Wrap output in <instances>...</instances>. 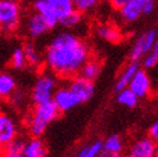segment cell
I'll return each mask as SVG.
<instances>
[{"mask_svg": "<svg viewBox=\"0 0 158 157\" xmlns=\"http://www.w3.org/2000/svg\"><path fill=\"white\" fill-rule=\"evenodd\" d=\"M157 6V0H130L122 8H120L118 17L126 23V25H132L141 17L151 15Z\"/></svg>", "mask_w": 158, "mask_h": 157, "instance_id": "cell-4", "label": "cell"}, {"mask_svg": "<svg viewBox=\"0 0 158 157\" xmlns=\"http://www.w3.org/2000/svg\"><path fill=\"white\" fill-rule=\"evenodd\" d=\"M18 137V126L13 117L6 112L0 111V142L4 146Z\"/></svg>", "mask_w": 158, "mask_h": 157, "instance_id": "cell-13", "label": "cell"}, {"mask_svg": "<svg viewBox=\"0 0 158 157\" xmlns=\"http://www.w3.org/2000/svg\"><path fill=\"white\" fill-rule=\"evenodd\" d=\"M117 102L126 108H135L139 103V97L130 88H125L117 91Z\"/></svg>", "mask_w": 158, "mask_h": 157, "instance_id": "cell-21", "label": "cell"}, {"mask_svg": "<svg viewBox=\"0 0 158 157\" xmlns=\"http://www.w3.org/2000/svg\"><path fill=\"white\" fill-rule=\"evenodd\" d=\"M129 88L136 94L139 99H145L152 95V91H153L152 78L145 68L140 67L138 70V72L135 74V76H134V78L129 85Z\"/></svg>", "mask_w": 158, "mask_h": 157, "instance_id": "cell-10", "label": "cell"}, {"mask_svg": "<svg viewBox=\"0 0 158 157\" xmlns=\"http://www.w3.org/2000/svg\"><path fill=\"white\" fill-rule=\"evenodd\" d=\"M59 115L60 109L53 99L35 104L32 111L25 120L27 133L31 137H41L48 128V125L54 120H57Z\"/></svg>", "mask_w": 158, "mask_h": 157, "instance_id": "cell-2", "label": "cell"}, {"mask_svg": "<svg viewBox=\"0 0 158 157\" xmlns=\"http://www.w3.org/2000/svg\"><path fill=\"white\" fill-rule=\"evenodd\" d=\"M22 6L19 0H0V31L15 32L21 25Z\"/></svg>", "mask_w": 158, "mask_h": 157, "instance_id": "cell-5", "label": "cell"}, {"mask_svg": "<svg viewBox=\"0 0 158 157\" xmlns=\"http://www.w3.org/2000/svg\"><path fill=\"white\" fill-rule=\"evenodd\" d=\"M84 148H85L84 157H98L100 152L103 151V142L102 140H95V142L85 146Z\"/></svg>", "mask_w": 158, "mask_h": 157, "instance_id": "cell-26", "label": "cell"}, {"mask_svg": "<svg viewBox=\"0 0 158 157\" xmlns=\"http://www.w3.org/2000/svg\"><path fill=\"white\" fill-rule=\"evenodd\" d=\"M157 146L158 143L151 137H139L130 143L125 157H154Z\"/></svg>", "mask_w": 158, "mask_h": 157, "instance_id": "cell-9", "label": "cell"}, {"mask_svg": "<svg viewBox=\"0 0 158 157\" xmlns=\"http://www.w3.org/2000/svg\"><path fill=\"white\" fill-rule=\"evenodd\" d=\"M148 137H151L154 142L158 143V119L154 120L148 128Z\"/></svg>", "mask_w": 158, "mask_h": 157, "instance_id": "cell-29", "label": "cell"}, {"mask_svg": "<svg viewBox=\"0 0 158 157\" xmlns=\"http://www.w3.org/2000/svg\"><path fill=\"white\" fill-rule=\"evenodd\" d=\"M19 2H25V0H19Z\"/></svg>", "mask_w": 158, "mask_h": 157, "instance_id": "cell-36", "label": "cell"}, {"mask_svg": "<svg viewBox=\"0 0 158 157\" xmlns=\"http://www.w3.org/2000/svg\"><path fill=\"white\" fill-rule=\"evenodd\" d=\"M89 58L91 50L88 43L68 31L55 35L44 52V65L48 71L67 80L78 75Z\"/></svg>", "mask_w": 158, "mask_h": 157, "instance_id": "cell-1", "label": "cell"}, {"mask_svg": "<svg viewBox=\"0 0 158 157\" xmlns=\"http://www.w3.org/2000/svg\"><path fill=\"white\" fill-rule=\"evenodd\" d=\"M23 155L25 157H46L48 150H46V146L40 139V137H31L26 140Z\"/></svg>", "mask_w": 158, "mask_h": 157, "instance_id": "cell-16", "label": "cell"}, {"mask_svg": "<svg viewBox=\"0 0 158 157\" xmlns=\"http://www.w3.org/2000/svg\"><path fill=\"white\" fill-rule=\"evenodd\" d=\"M140 65L143 66V68H145V70H153L158 66V58L153 52H151L140 61Z\"/></svg>", "mask_w": 158, "mask_h": 157, "instance_id": "cell-28", "label": "cell"}, {"mask_svg": "<svg viewBox=\"0 0 158 157\" xmlns=\"http://www.w3.org/2000/svg\"><path fill=\"white\" fill-rule=\"evenodd\" d=\"M57 76L54 74L44 72L37 77V80L35 81L32 89L30 93V98L32 100L34 104L41 103V102H46L53 99L55 91H57Z\"/></svg>", "mask_w": 158, "mask_h": 157, "instance_id": "cell-6", "label": "cell"}, {"mask_svg": "<svg viewBox=\"0 0 158 157\" xmlns=\"http://www.w3.org/2000/svg\"><path fill=\"white\" fill-rule=\"evenodd\" d=\"M54 27L55 26L48 18H45L43 14L37 13V12L30 14L25 22V31H26L27 36L31 39L41 37L45 34H48Z\"/></svg>", "mask_w": 158, "mask_h": 157, "instance_id": "cell-8", "label": "cell"}, {"mask_svg": "<svg viewBox=\"0 0 158 157\" xmlns=\"http://www.w3.org/2000/svg\"><path fill=\"white\" fill-rule=\"evenodd\" d=\"M102 72V63L100 61L97 59V58H89L86 61V63L82 66V68L80 70L78 75L88 78V80H91V81H95L97 78L99 77Z\"/></svg>", "mask_w": 158, "mask_h": 157, "instance_id": "cell-19", "label": "cell"}, {"mask_svg": "<svg viewBox=\"0 0 158 157\" xmlns=\"http://www.w3.org/2000/svg\"><path fill=\"white\" fill-rule=\"evenodd\" d=\"M157 36H158V31L156 28L147 30L140 35H138L130 49V61L140 62L147 54L151 53L154 48Z\"/></svg>", "mask_w": 158, "mask_h": 157, "instance_id": "cell-7", "label": "cell"}, {"mask_svg": "<svg viewBox=\"0 0 158 157\" xmlns=\"http://www.w3.org/2000/svg\"><path fill=\"white\" fill-rule=\"evenodd\" d=\"M12 103V106L14 107H22L23 104H25L26 102V94L23 90H19V89H15V91L10 95V98L8 99Z\"/></svg>", "mask_w": 158, "mask_h": 157, "instance_id": "cell-27", "label": "cell"}, {"mask_svg": "<svg viewBox=\"0 0 158 157\" xmlns=\"http://www.w3.org/2000/svg\"><path fill=\"white\" fill-rule=\"evenodd\" d=\"M17 89L15 78L8 72L0 71V99H9Z\"/></svg>", "mask_w": 158, "mask_h": 157, "instance_id": "cell-17", "label": "cell"}, {"mask_svg": "<svg viewBox=\"0 0 158 157\" xmlns=\"http://www.w3.org/2000/svg\"><path fill=\"white\" fill-rule=\"evenodd\" d=\"M3 151H4V144H3L2 142H0V155L3 153Z\"/></svg>", "mask_w": 158, "mask_h": 157, "instance_id": "cell-34", "label": "cell"}, {"mask_svg": "<svg viewBox=\"0 0 158 157\" xmlns=\"http://www.w3.org/2000/svg\"><path fill=\"white\" fill-rule=\"evenodd\" d=\"M68 86L72 91L76 94V95L80 98L81 103H85L93 98L94 93H95V85H94V81L88 80L80 75H76L72 78H69Z\"/></svg>", "mask_w": 158, "mask_h": 157, "instance_id": "cell-11", "label": "cell"}, {"mask_svg": "<svg viewBox=\"0 0 158 157\" xmlns=\"http://www.w3.org/2000/svg\"><path fill=\"white\" fill-rule=\"evenodd\" d=\"M100 4V0H73L75 9L82 14L93 12Z\"/></svg>", "mask_w": 158, "mask_h": 157, "instance_id": "cell-24", "label": "cell"}, {"mask_svg": "<svg viewBox=\"0 0 158 157\" xmlns=\"http://www.w3.org/2000/svg\"><path fill=\"white\" fill-rule=\"evenodd\" d=\"M0 157H25V155H23V153H13V152L3 151V153L0 155Z\"/></svg>", "mask_w": 158, "mask_h": 157, "instance_id": "cell-31", "label": "cell"}, {"mask_svg": "<svg viewBox=\"0 0 158 157\" xmlns=\"http://www.w3.org/2000/svg\"><path fill=\"white\" fill-rule=\"evenodd\" d=\"M98 157H123L121 153H110V152H106V151H102L100 155Z\"/></svg>", "mask_w": 158, "mask_h": 157, "instance_id": "cell-32", "label": "cell"}, {"mask_svg": "<svg viewBox=\"0 0 158 157\" xmlns=\"http://www.w3.org/2000/svg\"><path fill=\"white\" fill-rule=\"evenodd\" d=\"M23 50L26 54L27 65L34 68H40L44 65V56L37 49V46L32 43H26L23 45Z\"/></svg>", "mask_w": 158, "mask_h": 157, "instance_id": "cell-18", "label": "cell"}, {"mask_svg": "<svg viewBox=\"0 0 158 157\" xmlns=\"http://www.w3.org/2000/svg\"><path fill=\"white\" fill-rule=\"evenodd\" d=\"M10 66L14 70H23L26 66H28L23 46H18V48L13 49L12 56H10Z\"/></svg>", "mask_w": 158, "mask_h": 157, "instance_id": "cell-23", "label": "cell"}, {"mask_svg": "<svg viewBox=\"0 0 158 157\" xmlns=\"http://www.w3.org/2000/svg\"><path fill=\"white\" fill-rule=\"evenodd\" d=\"M53 100L60 109V112H68L81 103L80 98L72 91V89H71L68 85L58 88L53 97Z\"/></svg>", "mask_w": 158, "mask_h": 157, "instance_id": "cell-12", "label": "cell"}, {"mask_svg": "<svg viewBox=\"0 0 158 157\" xmlns=\"http://www.w3.org/2000/svg\"><path fill=\"white\" fill-rule=\"evenodd\" d=\"M81 22H82V13L73 9L72 12H69L67 15H64V17L60 19L59 25L67 30H73L77 26H80Z\"/></svg>", "mask_w": 158, "mask_h": 157, "instance_id": "cell-22", "label": "cell"}, {"mask_svg": "<svg viewBox=\"0 0 158 157\" xmlns=\"http://www.w3.org/2000/svg\"><path fill=\"white\" fill-rule=\"evenodd\" d=\"M139 68H140V62L130 61L129 63L122 68V71L120 72V75H118V77H117L116 85H114L116 91L122 90L125 88H129L131 80L134 78V76H135V74L138 72Z\"/></svg>", "mask_w": 158, "mask_h": 157, "instance_id": "cell-15", "label": "cell"}, {"mask_svg": "<svg viewBox=\"0 0 158 157\" xmlns=\"http://www.w3.org/2000/svg\"><path fill=\"white\" fill-rule=\"evenodd\" d=\"M125 150V142L121 135L112 134L103 140V151L110 153H121Z\"/></svg>", "mask_w": 158, "mask_h": 157, "instance_id": "cell-20", "label": "cell"}, {"mask_svg": "<svg viewBox=\"0 0 158 157\" xmlns=\"http://www.w3.org/2000/svg\"><path fill=\"white\" fill-rule=\"evenodd\" d=\"M108 2H109L110 6H112L113 9L118 11V9H120V8H122L126 3H129L130 0H108Z\"/></svg>", "mask_w": 158, "mask_h": 157, "instance_id": "cell-30", "label": "cell"}, {"mask_svg": "<svg viewBox=\"0 0 158 157\" xmlns=\"http://www.w3.org/2000/svg\"><path fill=\"white\" fill-rule=\"evenodd\" d=\"M156 56H157V58H158V36H157V40H156V44H154V48H153V50H152Z\"/></svg>", "mask_w": 158, "mask_h": 157, "instance_id": "cell-33", "label": "cell"}, {"mask_svg": "<svg viewBox=\"0 0 158 157\" xmlns=\"http://www.w3.org/2000/svg\"><path fill=\"white\" fill-rule=\"evenodd\" d=\"M154 157H158V146H157V150H156V155H154Z\"/></svg>", "mask_w": 158, "mask_h": 157, "instance_id": "cell-35", "label": "cell"}, {"mask_svg": "<svg viewBox=\"0 0 158 157\" xmlns=\"http://www.w3.org/2000/svg\"><path fill=\"white\" fill-rule=\"evenodd\" d=\"M25 144H26V140L22 139L21 137H17V138H14L13 140H10L9 143H6L4 146V151L13 152V153H23Z\"/></svg>", "mask_w": 158, "mask_h": 157, "instance_id": "cell-25", "label": "cell"}, {"mask_svg": "<svg viewBox=\"0 0 158 157\" xmlns=\"http://www.w3.org/2000/svg\"><path fill=\"white\" fill-rule=\"evenodd\" d=\"M95 34L102 40L110 44H118L123 39L122 31L113 23H99L95 27Z\"/></svg>", "mask_w": 158, "mask_h": 157, "instance_id": "cell-14", "label": "cell"}, {"mask_svg": "<svg viewBox=\"0 0 158 157\" xmlns=\"http://www.w3.org/2000/svg\"><path fill=\"white\" fill-rule=\"evenodd\" d=\"M35 12L43 14L54 26L59 25L60 19L75 9L73 0H34Z\"/></svg>", "mask_w": 158, "mask_h": 157, "instance_id": "cell-3", "label": "cell"}]
</instances>
